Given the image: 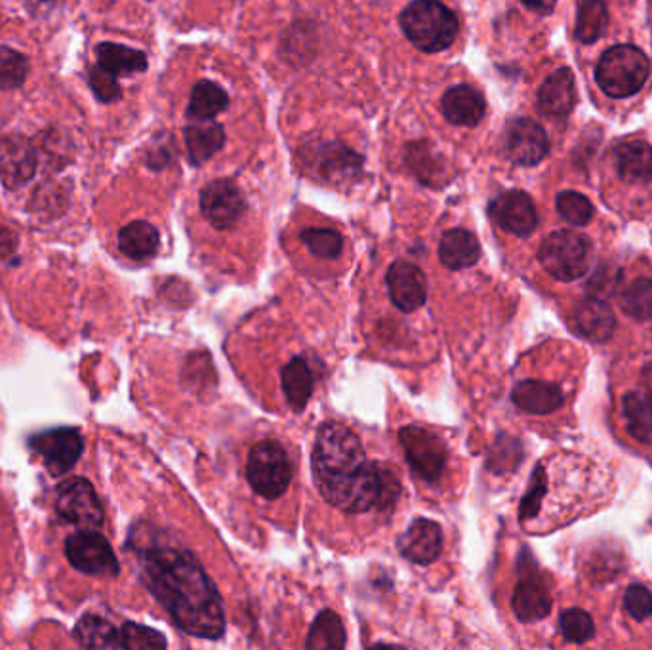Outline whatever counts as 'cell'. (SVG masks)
I'll return each mask as SVG.
<instances>
[{
	"mask_svg": "<svg viewBox=\"0 0 652 650\" xmlns=\"http://www.w3.org/2000/svg\"><path fill=\"white\" fill-rule=\"evenodd\" d=\"M312 466L323 498L346 514L390 512L401 496L393 471L382 463L367 462L359 437L338 422L319 427Z\"/></svg>",
	"mask_w": 652,
	"mask_h": 650,
	"instance_id": "obj_1",
	"label": "cell"
},
{
	"mask_svg": "<svg viewBox=\"0 0 652 650\" xmlns=\"http://www.w3.org/2000/svg\"><path fill=\"white\" fill-rule=\"evenodd\" d=\"M142 580L181 631L203 639L224 636L222 597L189 551L172 546L145 549Z\"/></svg>",
	"mask_w": 652,
	"mask_h": 650,
	"instance_id": "obj_2",
	"label": "cell"
},
{
	"mask_svg": "<svg viewBox=\"0 0 652 650\" xmlns=\"http://www.w3.org/2000/svg\"><path fill=\"white\" fill-rule=\"evenodd\" d=\"M398 22L406 38L428 54L450 48L460 30L454 12L437 0H414L403 10Z\"/></svg>",
	"mask_w": 652,
	"mask_h": 650,
	"instance_id": "obj_3",
	"label": "cell"
},
{
	"mask_svg": "<svg viewBox=\"0 0 652 650\" xmlns=\"http://www.w3.org/2000/svg\"><path fill=\"white\" fill-rule=\"evenodd\" d=\"M651 72V61L631 44H618L603 54L595 67V80L610 98H630L643 88Z\"/></svg>",
	"mask_w": 652,
	"mask_h": 650,
	"instance_id": "obj_4",
	"label": "cell"
},
{
	"mask_svg": "<svg viewBox=\"0 0 652 650\" xmlns=\"http://www.w3.org/2000/svg\"><path fill=\"white\" fill-rule=\"evenodd\" d=\"M538 260L558 281H576L589 271L594 261V246L586 235L576 232H555L543 239Z\"/></svg>",
	"mask_w": 652,
	"mask_h": 650,
	"instance_id": "obj_5",
	"label": "cell"
},
{
	"mask_svg": "<svg viewBox=\"0 0 652 650\" xmlns=\"http://www.w3.org/2000/svg\"><path fill=\"white\" fill-rule=\"evenodd\" d=\"M300 159L304 160V167L312 170L313 178L340 188L353 186L364 168L361 155L341 142L310 144L300 152Z\"/></svg>",
	"mask_w": 652,
	"mask_h": 650,
	"instance_id": "obj_6",
	"label": "cell"
},
{
	"mask_svg": "<svg viewBox=\"0 0 652 650\" xmlns=\"http://www.w3.org/2000/svg\"><path fill=\"white\" fill-rule=\"evenodd\" d=\"M247 479L261 498H281L292 481V466L284 448L276 441H261L250 450Z\"/></svg>",
	"mask_w": 652,
	"mask_h": 650,
	"instance_id": "obj_7",
	"label": "cell"
},
{
	"mask_svg": "<svg viewBox=\"0 0 652 650\" xmlns=\"http://www.w3.org/2000/svg\"><path fill=\"white\" fill-rule=\"evenodd\" d=\"M66 557L75 571L90 576H116L121 572L111 543L94 528H82L69 536Z\"/></svg>",
	"mask_w": 652,
	"mask_h": 650,
	"instance_id": "obj_8",
	"label": "cell"
},
{
	"mask_svg": "<svg viewBox=\"0 0 652 650\" xmlns=\"http://www.w3.org/2000/svg\"><path fill=\"white\" fill-rule=\"evenodd\" d=\"M56 512L59 517L79 528H100L103 525V506L94 484L88 479H69L58 489Z\"/></svg>",
	"mask_w": 652,
	"mask_h": 650,
	"instance_id": "obj_9",
	"label": "cell"
},
{
	"mask_svg": "<svg viewBox=\"0 0 652 650\" xmlns=\"http://www.w3.org/2000/svg\"><path fill=\"white\" fill-rule=\"evenodd\" d=\"M398 441L405 448L406 460L418 478L434 483L441 478L447 463V448L431 432L418 426H406L398 432Z\"/></svg>",
	"mask_w": 652,
	"mask_h": 650,
	"instance_id": "obj_10",
	"label": "cell"
},
{
	"mask_svg": "<svg viewBox=\"0 0 652 650\" xmlns=\"http://www.w3.org/2000/svg\"><path fill=\"white\" fill-rule=\"evenodd\" d=\"M30 447L43 458L52 475H64L79 462L85 439L75 427H56L31 437Z\"/></svg>",
	"mask_w": 652,
	"mask_h": 650,
	"instance_id": "obj_11",
	"label": "cell"
},
{
	"mask_svg": "<svg viewBox=\"0 0 652 650\" xmlns=\"http://www.w3.org/2000/svg\"><path fill=\"white\" fill-rule=\"evenodd\" d=\"M504 155L519 167H537L550 152V142L540 124L532 119H515L502 136Z\"/></svg>",
	"mask_w": 652,
	"mask_h": 650,
	"instance_id": "obj_12",
	"label": "cell"
},
{
	"mask_svg": "<svg viewBox=\"0 0 652 650\" xmlns=\"http://www.w3.org/2000/svg\"><path fill=\"white\" fill-rule=\"evenodd\" d=\"M247 210V201L233 180H214L201 191V212L204 220L220 232L239 222Z\"/></svg>",
	"mask_w": 652,
	"mask_h": 650,
	"instance_id": "obj_13",
	"label": "cell"
},
{
	"mask_svg": "<svg viewBox=\"0 0 652 650\" xmlns=\"http://www.w3.org/2000/svg\"><path fill=\"white\" fill-rule=\"evenodd\" d=\"M38 167L35 145L22 134L0 136V181L4 188L20 189L30 183Z\"/></svg>",
	"mask_w": 652,
	"mask_h": 650,
	"instance_id": "obj_14",
	"label": "cell"
},
{
	"mask_svg": "<svg viewBox=\"0 0 652 650\" xmlns=\"http://www.w3.org/2000/svg\"><path fill=\"white\" fill-rule=\"evenodd\" d=\"M488 214L501 229L517 237H529L537 229V209L532 199L522 191H506L496 197L488 206Z\"/></svg>",
	"mask_w": 652,
	"mask_h": 650,
	"instance_id": "obj_15",
	"label": "cell"
},
{
	"mask_svg": "<svg viewBox=\"0 0 652 650\" xmlns=\"http://www.w3.org/2000/svg\"><path fill=\"white\" fill-rule=\"evenodd\" d=\"M387 290L398 310L413 313L428 298V281L420 268H416L411 261L398 260L387 271Z\"/></svg>",
	"mask_w": 652,
	"mask_h": 650,
	"instance_id": "obj_16",
	"label": "cell"
},
{
	"mask_svg": "<svg viewBox=\"0 0 652 650\" xmlns=\"http://www.w3.org/2000/svg\"><path fill=\"white\" fill-rule=\"evenodd\" d=\"M398 551L411 563H434L442 551V530L437 523L428 519L414 520L398 538Z\"/></svg>",
	"mask_w": 652,
	"mask_h": 650,
	"instance_id": "obj_17",
	"label": "cell"
},
{
	"mask_svg": "<svg viewBox=\"0 0 652 650\" xmlns=\"http://www.w3.org/2000/svg\"><path fill=\"white\" fill-rule=\"evenodd\" d=\"M576 103V85L571 69H558L543 80L538 90V109L551 119H563L573 111Z\"/></svg>",
	"mask_w": 652,
	"mask_h": 650,
	"instance_id": "obj_18",
	"label": "cell"
},
{
	"mask_svg": "<svg viewBox=\"0 0 652 650\" xmlns=\"http://www.w3.org/2000/svg\"><path fill=\"white\" fill-rule=\"evenodd\" d=\"M442 115L457 126H477L485 116V98L475 88L458 85L442 96Z\"/></svg>",
	"mask_w": 652,
	"mask_h": 650,
	"instance_id": "obj_19",
	"label": "cell"
},
{
	"mask_svg": "<svg viewBox=\"0 0 652 650\" xmlns=\"http://www.w3.org/2000/svg\"><path fill=\"white\" fill-rule=\"evenodd\" d=\"M616 172L620 180L633 186H645L652 181V147L643 139H626L616 145Z\"/></svg>",
	"mask_w": 652,
	"mask_h": 650,
	"instance_id": "obj_20",
	"label": "cell"
},
{
	"mask_svg": "<svg viewBox=\"0 0 652 650\" xmlns=\"http://www.w3.org/2000/svg\"><path fill=\"white\" fill-rule=\"evenodd\" d=\"M574 323L587 340H609L615 330L616 318L609 305L602 298L592 296L582 300L574 310Z\"/></svg>",
	"mask_w": 652,
	"mask_h": 650,
	"instance_id": "obj_21",
	"label": "cell"
},
{
	"mask_svg": "<svg viewBox=\"0 0 652 650\" xmlns=\"http://www.w3.org/2000/svg\"><path fill=\"white\" fill-rule=\"evenodd\" d=\"M514 610L521 621L542 620L550 615L551 595L540 576L522 579L514 593Z\"/></svg>",
	"mask_w": 652,
	"mask_h": 650,
	"instance_id": "obj_22",
	"label": "cell"
},
{
	"mask_svg": "<svg viewBox=\"0 0 652 650\" xmlns=\"http://www.w3.org/2000/svg\"><path fill=\"white\" fill-rule=\"evenodd\" d=\"M183 139H186V147H188V157L191 160V165L201 167V165L209 162L224 147V126L222 124L211 123V121L189 124L188 128L183 131Z\"/></svg>",
	"mask_w": 652,
	"mask_h": 650,
	"instance_id": "obj_23",
	"label": "cell"
},
{
	"mask_svg": "<svg viewBox=\"0 0 652 650\" xmlns=\"http://www.w3.org/2000/svg\"><path fill=\"white\" fill-rule=\"evenodd\" d=\"M479 256H481V246L473 233L465 229H450L442 235L439 258L442 266L450 271H460L475 266Z\"/></svg>",
	"mask_w": 652,
	"mask_h": 650,
	"instance_id": "obj_24",
	"label": "cell"
},
{
	"mask_svg": "<svg viewBox=\"0 0 652 650\" xmlns=\"http://www.w3.org/2000/svg\"><path fill=\"white\" fill-rule=\"evenodd\" d=\"M563 401H565L563 393L553 383L529 380V382L519 383L514 390L515 405L521 411L538 414V416L558 411L559 406L563 405Z\"/></svg>",
	"mask_w": 652,
	"mask_h": 650,
	"instance_id": "obj_25",
	"label": "cell"
},
{
	"mask_svg": "<svg viewBox=\"0 0 652 650\" xmlns=\"http://www.w3.org/2000/svg\"><path fill=\"white\" fill-rule=\"evenodd\" d=\"M159 232L147 222H132L119 232V248L131 260H151L159 253Z\"/></svg>",
	"mask_w": 652,
	"mask_h": 650,
	"instance_id": "obj_26",
	"label": "cell"
},
{
	"mask_svg": "<svg viewBox=\"0 0 652 650\" xmlns=\"http://www.w3.org/2000/svg\"><path fill=\"white\" fill-rule=\"evenodd\" d=\"M98 66L111 72L113 77L144 72L147 69V56L144 52L124 46V44L102 43L95 48Z\"/></svg>",
	"mask_w": 652,
	"mask_h": 650,
	"instance_id": "obj_27",
	"label": "cell"
},
{
	"mask_svg": "<svg viewBox=\"0 0 652 650\" xmlns=\"http://www.w3.org/2000/svg\"><path fill=\"white\" fill-rule=\"evenodd\" d=\"M72 636L85 649H121V629L102 616H82L72 629Z\"/></svg>",
	"mask_w": 652,
	"mask_h": 650,
	"instance_id": "obj_28",
	"label": "cell"
},
{
	"mask_svg": "<svg viewBox=\"0 0 652 650\" xmlns=\"http://www.w3.org/2000/svg\"><path fill=\"white\" fill-rule=\"evenodd\" d=\"M229 105V98L224 88L217 87L211 80H203L193 88L191 102L188 108V119L193 123H206L220 115Z\"/></svg>",
	"mask_w": 652,
	"mask_h": 650,
	"instance_id": "obj_29",
	"label": "cell"
},
{
	"mask_svg": "<svg viewBox=\"0 0 652 650\" xmlns=\"http://www.w3.org/2000/svg\"><path fill=\"white\" fill-rule=\"evenodd\" d=\"M284 397L289 401L290 408L302 412L312 397L313 374L304 359H292L281 374Z\"/></svg>",
	"mask_w": 652,
	"mask_h": 650,
	"instance_id": "obj_30",
	"label": "cell"
},
{
	"mask_svg": "<svg viewBox=\"0 0 652 650\" xmlns=\"http://www.w3.org/2000/svg\"><path fill=\"white\" fill-rule=\"evenodd\" d=\"M346 647V628L340 616L333 610L321 613L313 621L312 631L305 641V649L338 650Z\"/></svg>",
	"mask_w": 652,
	"mask_h": 650,
	"instance_id": "obj_31",
	"label": "cell"
},
{
	"mask_svg": "<svg viewBox=\"0 0 652 650\" xmlns=\"http://www.w3.org/2000/svg\"><path fill=\"white\" fill-rule=\"evenodd\" d=\"M609 27V10L603 0H582L578 4L576 36L582 44H594Z\"/></svg>",
	"mask_w": 652,
	"mask_h": 650,
	"instance_id": "obj_32",
	"label": "cell"
},
{
	"mask_svg": "<svg viewBox=\"0 0 652 650\" xmlns=\"http://www.w3.org/2000/svg\"><path fill=\"white\" fill-rule=\"evenodd\" d=\"M623 416L638 441L652 442V395L628 393L623 397Z\"/></svg>",
	"mask_w": 652,
	"mask_h": 650,
	"instance_id": "obj_33",
	"label": "cell"
},
{
	"mask_svg": "<svg viewBox=\"0 0 652 650\" xmlns=\"http://www.w3.org/2000/svg\"><path fill=\"white\" fill-rule=\"evenodd\" d=\"M620 307L628 317L652 318V279H638L628 284L620 294Z\"/></svg>",
	"mask_w": 652,
	"mask_h": 650,
	"instance_id": "obj_34",
	"label": "cell"
},
{
	"mask_svg": "<svg viewBox=\"0 0 652 650\" xmlns=\"http://www.w3.org/2000/svg\"><path fill=\"white\" fill-rule=\"evenodd\" d=\"M30 72V61L22 52L10 46H0V88L15 90L22 87Z\"/></svg>",
	"mask_w": 652,
	"mask_h": 650,
	"instance_id": "obj_35",
	"label": "cell"
},
{
	"mask_svg": "<svg viewBox=\"0 0 652 650\" xmlns=\"http://www.w3.org/2000/svg\"><path fill=\"white\" fill-rule=\"evenodd\" d=\"M302 240L310 248V253L325 258V260H336L340 258L344 239L338 232L325 229V227H312L302 232Z\"/></svg>",
	"mask_w": 652,
	"mask_h": 650,
	"instance_id": "obj_36",
	"label": "cell"
},
{
	"mask_svg": "<svg viewBox=\"0 0 652 650\" xmlns=\"http://www.w3.org/2000/svg\"><path fill=\"white\" fill-rule=\"evenodd\" d=\"M167 639L159 631L139 624H124L121 628V649L159 650L167 649Z\"/></svg>",
	"mask_w": 652,
	"mask_h": 650,
	"instance_id": "obj_37",
	"label": "cell"
},
{
	"mask_svg": "<svg viewBox=\"0 0 652 650\" xmlns=\"http://www.w3.org/2000/svg\"><path fill=\"white\" fill-rule=\"evenodd\" d=\"M559 216L571 225H587L594 217V206L587 201V197L580 195L576 191H563L559 193L558 201Z\"/></svg>",
	"mask_w": 652,
	"mask_h": 650,
	"instance_id": "obj_38",
	"label": "cell"
},
{
	"mask_svg": "<svg viewBox=\"0 0 652 650\" xmlns=\"http://www.w3.org/2000/svg\"><path fill=\"white\" fill-rule=\"evenodd\" d=\"M559 624H561V631H563L566 641H573V643H586L595 634L592 616L580 608L565 610L559 618Z\"/></svg>",
	"mask_w": 652,
	"mask_h": 650,
	"instance_id": "obj_39",
	"label": "cell"
},
{
	"mask_svg": "<svg viewBox=\"0 0 652 650\" xmlns=\"http://www.w3.org/2000/svg\"><path fill=\"white\" fill-rule=\"evenodd\" d=\"M88 85L92 88L95 98L102 103H113L116 100H121L123 90L116 82V77H113L111 72L105 71L100 66H94L88 72Z\"/></svg>",
	"mask_w": 652,
	"mask_h": 650,
	"instance_id": "obj_40",
	"label": "cell"
},
{
	"mask_svg": "<svg viewBox=\"0 0 652 650\" xmlns=\"http://www.w3.org/2000/svg\"><path fill=\"white\" fill-rule=\"evenodd\" d=\"M623 607L636 620H645L652 615L651 592L645 585H630L623 597Z\"/></svg>",
	"mask_w": 652,
	"mask_h": 650,
	"instance_id": "obj_41",
	"label": "cell"
},
{
	"mask_svg": "<svg viewBox=\"0 0 652 650\" xmlns=\"http://www.w3.org/2000/svg\"><path fill=\"white\" fill-rule=\"evenodd\" d=\"M525 7L537 12V14L548 15L553 12V8L558 4V0H521Z\"/></svg>",
	"mask_w": 652,
	"mask_h": 650,
	"instance_id": "obj_42",
	"label": "cell"
},
{
	"mask_svg": "<svg viewBox=\"0 0 652 650\" xmlns=\"http://www.w3.org/2000/svg\"><path fill=\"white\" fill-rule=\"evenodd\" d=\"M33 2L41 4V7H44V4L48 7V4H58L59 0H33Z\"/></svg>",
	"mask_w": 652,
	"mask_h": 650,
	"instance_id": "obj_43",
	"label": "cell"
}]
</instances>
